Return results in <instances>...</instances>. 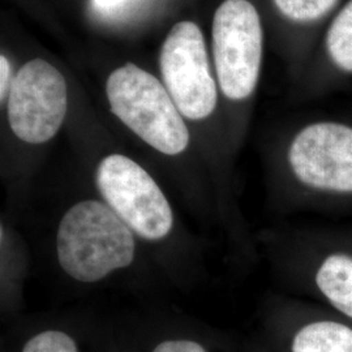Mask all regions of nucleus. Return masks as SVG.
Instances as JSON below:
<instances>
[{
	"mask_svg": "<svg viewBox=\"0 0 352 352\" xmlns=\"http://www.w3.org/2000/svg\"><path fill=\"white\" fill-rule=\"evenodd\" d=\"M160 65L164 87L184 118L202 120L213 113L218 93L199 26L192 21L173 26L164 39Z\"/></svg>",
	"mask_w": 352,
	"mask_h": 352,
	"instance_id": "obj_6",
	"label": "nucleus"
},
{
	"mask_svg": "<svg viewBox=\"0 0 352 352\" xmlns=\"http://www.w3.org/2000/svg\"><path fill=\"white\" fill-rule=\"evenodd\" d=\"M11 65L6 55L0 56V98L4 101L8 97V91L11 88Z\"/></svg>",
	"mask_w": 352,
	"mask_h": 352,
	"instance_id": "obj_14",
	"label": "nucleus"
},
{
	"mask_svg": "<svg viewBox=\"0 0 352 352\" xmlns=\"http://www.w3.org/2000/svg\"><path fill=\"white\" fill-rule=\"evenodd\" d=\"M97 187L106 204L141 238L155 241L170 234L173 209L155 180L133 160L122 154L103 158Z\"/></svg>",
	"mask_w": 352,
	"mask_h": 352,
	"instance_id": "obj_5",
	"label": "nucleus"
},
{
	"mask_svg": "<svg viewBox=\"0 0 352 352\" xmlns=\"http://www.w3.org/2000/svg\"><path fill=\"white\" fill-rule=\"evenodd\" d=\"M23 352H77L75 340L63 331L49 330L29 340Z\"/></svg>",
	"mask_w": 352,
	"mask_h": 352,
	"instance_id": "obj_12",
	"label": "nucleus"
},
{
	"mask_svg": "<svg viewBox=\"0 0 352 352\" xmlns=\"http://www.w3.org/2000/svg\"><path fill=\"white\" fill-rule=\"evenodd\" d=\"M153 352H206V350L197 342L179 340L162 342Z\"/></svg>",
	"mask_w": 352,
	"mask_h": 352,
	"instance_id": "obj_13",
	"label": "nucleus"
},
{
	"mask_svg": "<svg viewBox=\"0 0 352 352\" xmlns=\"http://www.w3.org/2000/svg\"><path fill=\"white\" fill-rule=\"evenodd\" d=\"M338 0H274L278 11L295 23H312L334 8Z\"/></svg>",
	"mask_w": 352,
	"mask_h": 352,
	"instance_id": "obj_11",
	"label": "nucleus"
},
{
	"mask_svg": "<svg viewBox=\"0 0 352 352\" xmlns=\"http://www.w3.org/2000/svg\"><path fill=\"white\" fill-rule=\"evenodd\" d=\"M213 55L219 88L244 101L257 87L263 60L260 14L248 0H225L214 13Z\"/></svg>",
	"mask_w": 352,
	"mask_h": 352,
	"instance_id": "obj_4",
	"label": "nucleus"
},
{
	"mask_svg": "<svg viewBox=\"0 0 352 352\" xmlns=\"http://www.w3.org/2000/svg\"><path fill=\"white\" fill-rule=\"evenodd\" d=\"M327 50L331 62L340 71L352 74V0H350L329 26Z\"/></svg>",
	"mask_w": 352,
	"mask_h": 352,
	"instance_id": "obj_10",
	"label": "nucleus"
},
{
	"mask_svg": "<svg viewBox=\"0 0 352 352\" xmlns=\"http://www.w3.org/2000/svg\"><path fill=\"white\" fill-rule=\"evenodd\" d=\"M305 252L304 274L311 294L352 321V251L322 232Z\"/></svg>",
	"mask_w": 352,
	"mask_h": 352,
	"instance_id": "obj_8",
	"label": "nucleus"
},
{
	"mask_svg": "<svg viewBox=\"0 0 352 352\" xmlns=\"http://www.w3.org/2000/svg\"><path fill=\"white\" fill-rule=\"evenodd\" d=\"M133 231L103 202H77L64 214L56 235L58 260L78 282H98L135 258Z\"/></svg>",
	"mask_w": 352,
	"mask_h": 352,
	"instance_id": "obj_2",
	"label": "nucleus"
},
{
	"mask_svg": "<svg viewBox=\"0 0 352 352\" xmlns=\"http://www.w3.org/2000/svg\"><path fill=\"white\" fill-rule=\"evenodd\" d=\"M94 6L101 11H113L123 6L128 0H93Z\"/></svg>",
	"mask_w": 352,
	"mask_h": 352,
	"instance_id": "obj_15",
	"label": "nucleus"
},
{
	"mask_svg": "<svg viewBox=\"0 0 352 352\" xmlns=\"http://www.w3.org/2000/svg\"><path fill=\"white\" fill-rule=\"evenodd\" d=\"M291 352H352V325L318 315L296 330Z\"/></svg>",
	"mask_w": 352,
	"mask_h": 352,
	"instance_id": "obj_9",
	"label": "nucleus"
},
{
	"mask_svg": "<svg viewBox=\"0 0 352 352\" xmlns=\"http://www.w3.org/2000/svg\"><path fill=\"white\" fill-rule=\"evenodd\" d=\"M286 161L304 201L318 210H352V126L321 120L302 126Z\"/></svg>",
	"mask_w": 352,
	"mask_h": 352,
	"instance_id": "obj_1",
	"label": "nucleus"
},
{
	"mask_svg": "<svg viewBox=\"0 0 352 352\" xmlns=\"http://www.w3.org/2000/svg\"><path fill=\"white\" fill-rule=\"evenodd\" d=\"M333 239L337 240L338 243H340L342 245H344L346 248H349L350 251H352V232H331L329 234Z\"/></svg>",
	"mask_w": 352,
	"mask_h": 352,
	"instance_id": "obj_16",
	"label": "nucleus"
},
{
	"mask_svg": "<svg viewBox=\"0 0 352 352\" xmlns=\"http://www.w3.org/2000/svg\"><path fill=\"white\" fill-rule=\"evenodd\" d=\"M68 109L64 76L43 59L24 64L8 91V122L17 139L43 144L63 124Z\"/></svg>",
	"mask_w": 352,
	"mask_h": 352,
	"instance_id": "obj_7",
	"label": "nucleus"
},
{
	"mask_svg": "<svg viewBox=\"0 0 352 352\" xmlns=\"http://www.w3.org/2000/svg\"><path fill=\"white\" fill-rule=\"evenodd\" d=\"M106 94L113 115L151 148L166 155L187 149L188 128L157 77L135 64H126L109 77Z\"/></svg>",
	"mask_w": 352,
	"mask_h": 352,
	"instance_id": "obj_3",
	"label": "nucleus"
}]
</instances>
